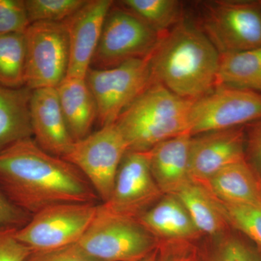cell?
<instances>
[{"instance_id":"obj_1","label":"cell","mask_w":261,"mask_h":261,"mask_svg":"<svg viewBox=\"0 0 261 261\" xmlns=\"http://www.w3.org/2000/svg\"><path fill=\"white\" fill-rule=\"evenodd\" d=\"M0 190L13 204L33 215L61 203H97L99 197L80 170L48 153L30 138L0 152Z\"/></svg>"},{"instance_id":"obj_2","label":"cell","mask_w":261,"mask_h":261,"mask_svg":"<svg viewBox=\"0 0 261 261\" xmlns=\"http://www.w3.org/2000/svg\"><path fill=\"white\" fill-rule=\"evenodd\" d=\"M219 63V51L199 27L181 20L149 57L151 82L195 100L216 87Z\"/></svg>"},{"instance_id":"obj_3","label":"cell","mask_w":261,"mask_h":261,"mask_svg":"<svg viewBox=\"0 0 261 261\" xmlns=\"http://www.w3.org/2000/svg\"><path fill=\"white\" fill-rule=\"evenodd\" d=\"M192 101L152 83L123 111L116 125L128 150L148 152L163 141L190 132Z\"/></svg>"},{"instance_id":"obj_4","label":"cell","mask_w":261,"mask_h":261,"mask_svg":"<svg viewBox=\"0 0 261 261\" xmlns=\"http://www.w3.org/2000/svg\"><path fill=\"white\" fill-rule=\"evenodd\" d=\"M77 244L99 261H139L156 250L159 241L138 219L114 214L99 204L93 221Z\"/></svg>"},{"instance_id":"obj_5","label":"cell","mask_w":261,"mask_h":261,"mask_svg":"<svg viewBox=\"0 0 261 261\" xmlns=\"http://www.w3.org/2000/svg\"><path fill=\"white\" fill-rule=\"evenodd\" d=\"M199 28L220 56L261 47L259 1L216 0L202 4Z\"/></svg>"},{"instance_id":"obj_6","label":"cell","mask_w":261,"mask_h":261,"mask_svg":"<svg viewBox=\"0 0 261 261\" xmlns=\"http://www.w3.org/2000/svg\"><path fill=\"white\" fill-rule=\"evenodd\" d=\"M149 56L112 68H89L86 81L97 106V121L103 127L116 123L125 109L152 84Z\"/></svg>"},{"instance_id":"obj_7","label":"cell","mask_w":261,"mask_h":261,"mask_svg":"<svg viewBox=\"0 0 261 261\" xmlns=\"http://www.w3.org/2000/svg\"><path fill=\"white\" fill-rule=\"evenodd\" d=\"M128 151L126 140L113 123L75 141L62 159L83 173L104 203L112 194L118 168Z\"/></svg>"},{"instance_id":"obj_8","label":"cell","mask_w":261,"mask_h":261,"mask_svg":"<svg viewBox=\"0 0 261 261\" xmlns=\"http://www.w3.org/2000/svg\"><path fill=\"white\" fill-rule=\"evenodd\" d=\"M99 204L72 202L49 206L33 215L17 231V238L32 251L78 243L93 221Z\"/></svg>"},{"instance_id":"obj_9","label":"cell","mask_w":261,"mask_h":261,"mask_svg":"<svg viewBox=\"0 0 261 261\" xmlns=\"http://www.w3.org/2000/svg\"><path fill=\"white\" fill-rule=\"evenodd\" d=\"M113 5L106 17L90 68L104 69L147 58L161 39L159 33L137 15Z\"/></svg>"},{"instance_id":"obj_10","label":"cell","mask_w":261,"mask_h":261,"mask_svg":"<svg viewBox=\"0 0 261 261\" xmlns=\"http://www.w3.org/2000/svg\"><path fill=\"white\" fill-rule=\"evenodd\" d=\"M25 87L57 88L66 77L69 42L63 22H36L25 32Z\"/></svg>"},{"instance_id":"obj_11","label":"cell","mask_w":261,"mask_h":261,"mask_svg":"<svg viewBox=\"0 0 261 261\" xmlns=\"http://www.w3.org/2000/svg\"><path fill=\"white\" fill-rule=\"evenodd\" d=\"M261 119V93L226 86L192 101L190 111L192 136L245 126Z\"/></svg>"},{"instance_id":"obj_12","label":"cell","mask_w":261,"mask_h":261,"mask_svg":"<svg viewBox=\"0 0 261 261\" xmlns=\"http://www.w3.org/2000/svg\"><path fill=\"white\" fill-rule=\"evenodd\" d=\"M164 195L154 181L148 152H126L111 197L102 205L114 214L138 219Z\"/></svg>"},{"instance_id":"obj_13","label":"cell","mask_w":261,"mask_h":261,"mask_svg":"<svg viewBox=\"0 0 261 261\" xmlns=\"http://www.w3.org/2000/svg\"><path fill=\"white\" fill-rule=\"evenodd\" d=\"M245 126L192 136L189 165L192 181L205 185L223 168L245 161Z\"/></svg>"},{"instance_id":"obj_14","label":"cell","mask_w":261,"mask_h":261,"mask_svg":"<svg viewBox=\"0 0 261 261\" xmlns=\"http://www.w3.org/2000/svg\"><path fill=\"white\" fill-rule=\"evenodd\" d=\"M113 3L111 0H87L78 11L63 21L69 42L66 77L86 78Z\"/></svg>"},{"instance_id":"obj_15","label":"cell","mask_w":261,"mask_h":261,"mask_svg":"<svg viewBox=\"0 0 261 261\" xmlns=\"http://www.w3.org/2000/svg\"><path fill=\"white\" fill-rule=\"evenodd\" d=\"M33 137L48 153L63 158L73 145L56 88L34 89L30 99Z\"/></svg>"},{"instance_id":"obj_16","label":"cell","mask_w":261,"mask_h":261,"mask_svg":"<svg viewBox=\"0 0 261 261\" xmlns=\"http://www.w3.org/2000/svg\"><path fill=\"white\" fill-rule=\"evenodd\" d=\"M190 132L168 139L148 151L151 172L163 195H175L192 182Z\"/></svg>"},{"instance_id":"obj_17","label":"cell","mask_w":261,"mask_h":261,"mask_svg":"<svg viewBox=\"0 0 261 261\" xmlns=\"http://www.w3.org/2000/svg\"><path fill=\"white\" fill-rule=\"evenodd\" d=\"M138 221L159 242L195 243L202 236L176 196L165 195Z\"/></svg>"},{"instance_id":"obj_18","label":"cell","mask_w":261,"mask_h":261,"mask_svg":"<svg viewBox=\"0 0 261 261\" xmlns=\"http://www.w3.org/2000/svg\"><path fill=\"white\" fill-rule=\"evenodd\" d=\"M202 186L221 202L261 207V181L245 160L223 168Z\"/></svg>"},{"instance_id":"obj_19","label":"cell","mask_w":261,"mask_h":261,"mask_svg":"<svg viewBox=\"0 0 261 261\" xmlns=\"http://www.w3.org/2000/svg\"><path fill=\"white\" fill-rule=\"evenodd\" d=\"M62 112L73 141L91 134L97 121V106L86 79L65 77L56 88Z\"/></svg>"},{"instance_id":"obj_20","label":"cell","mask_w":261,"mask_h":261,"mask_svg":"<svg viewBox=\"0 0 261 261\" xmlns=\"http://www.w3.org/2000/svg\"><path fill=\"white\" fill-rule=\"evenodd\" d=\"M32 90L0 85V152L18 141L33 137L30 117Z\"/></svg>"},{"instance_id":"obj_21","label":"cell","mask_w":261,"mask_h":261,"mask_svg":"<svg viewBox=\"0 0 261 261\" xmlns=\"http://www.w3.org/2000/svg\"><path fill=\"white\" fill-rule=\"evenodd\" d=\"M173 195L181 201L202 235L216 238L228 233L229 226L205 187L192 181Z\"/></svg>"},{"instance_id":"obj_22","label":"cell","mask_w":261,"mask_h":261,"mask_svg":"<svg viewBox=\"0 0 261 261\" xmlns=\"http://www.w3.org/2000/svg\"><path fill=\"white\" fill-rule=\"evenodd\" d=\"M216 86L261 93V47L220 56Z\"/></svg>"},{"instance_id":"obj_23","label":"cell","mask_w":261,"mask_h":261,"mask_svg":"<svg viewBox=\"0 0 261 261\" xmlns=\"http://www.w3.org/2000/svg\"><path fill=\"white\" fill-rule=\"evenodd\" d=\"M25 33L0 34V85L25 87Z\"/></svg>"},{"instance_id":"obj_24","label":"cell","mask_w":261,"mask_h":261,"mask_svg":"<svg viewBox=\"0 0 261 261\" xmlns=\"http://www.w3.org/2000/svg\"><path fill=\"white\" fill-rule=\"evenodd\" d=\"M122 5L160 35L169 32L181 19V4L176 0H123Z\"/></svg>"},{"instance_id":"obj_25","label":"cell","mask_w":261,"mask_h":261,"mask_svg":"<svg viewBox=\"0 0 261 261\" xmlns=\"http://www.w3.org/2000/svg\"><path fill=\"white\" fill-rule=\"evenodd\" d=\"M198 247L199 261H261V252L245 238L227 233Z\"/></svg>"},{"instance_id":"obj_26","label":"cell","mask_w":261,"mask_h":261,"mask_svg":"<svg viewBox=\"0 0 261 261\" xmlns=\"http://www.w3.org/2000/svg\"><path fill=\"white\" fill-rule=\"evenodd\" d=\"M214 199L229 227L239 231L261 252V207L228 204Z\"/></svg>"},{"instance_id":"obj_27","label":"cell","mask_w":261,"mask_h":261,"mask_svg":"<svg viewBox=\"0 0 261 261\" xmlns=\"http://www.w3.org/2000/svg\"><path fill=\"white\" fill-rule=\"evenodd\" d=\"M87 0H25L30 23L63 22L85 4Z\"/></svg>"},{"instance_id":"obj_28","label":"cell","mask_w":261,"mask_h":261,"mask_svg":"<svg viewBox=\"0 0 261 261\" xmlns=\"http://www.w3.org/2000/svg\"><path fill=\"white\" fill-rule=\"evenodd\" d=\"M30 24L24 0H0V34L25 33Z\"/></svg>"},{"instance_id":"obj_29","label":"cell","mask_w":261,"mask_h":261,"mask_svg":"<svg viewBox=\"0 0 261 261\" xmlns=\"http://www.w3.org/2000/svg\"><path fill=\"white\" fill-rule=\"evenodd\" d=\"M19 228L0 227V261H25L32 250L17 238Z\"/></svg>"},{"instance_id":"obj_30","label":"cell","mask_w":261,"mask_h":261,"mask_svg":"<svg viewBox=\"0 0 261 261\" xmlns=\"http://www.w3.org/2000/svg\"><path fill=\"white\" fill-rule=\"evenodd\" d=\"M25 261H99L82 250L78 244L53 249L32 251Z\"/></svg>"},{"instance_id":"obj_31","label":"cell","mask_w":261,"mask_h":261,"mask_svg":"<svg viewBox=\"0 0 261 261\" xmlns=\"http://www.w3.org/2000/svg\"><path fill=\"white\" fill-rule=\"evenodd\" d=\"M245 161L261 181V119L245 126Z\"/></svg>"},{"instance_id":"obj_32","label":"cell","mask_w":261,"mask_h":261,"mask_svg":"<svg viewBox=\"0 0 261 261\" xmlns=\"http://www.w3.org/2000/svg\"><path fill=\"white\" fill-rule=\"evenodd\" d=\"M159 261H199L198 247L190 242H159Z\"/></svg>"},{"instance_id":"obj_33","label":"cell","mask_w":261,"mask_h":261,"mask_svg":"<svg viewBox=\"0 0 261 261\" xmlns=\"http://www.w3.org/2000/svg\"><path fill=\"white\" fill-rule=\"evenodd\" d=\"M32 216L13 205L0 190V227H23Z\"/></svg>"},{"instance_id":"obj_34","label":"cell","mask_w":261,"mask_h":261,"mask_svg":"<svg viewBox=\"0 0 261 261\" xmlns=\"http://www.w3.org/2000/svg\"><path fill=\"white\" fill-rule=\"evenodd\" d=\"M139 261H159V247L153 252Z\"/></svg>"},{"instance_id":"obj_35","label":"cell","mask_w":261,"mask_h":261,"mask_svg":"<svg viewBox=\"0 0 261 261\" xmlns=\"http://www.w3.org/2000/svg\"><path fill=\"white\" fill-rule=\"evenodd\" d=\"M259 3H260V4L261 5V0H260V1H259Z\"/></svg>"}]
</instances>
